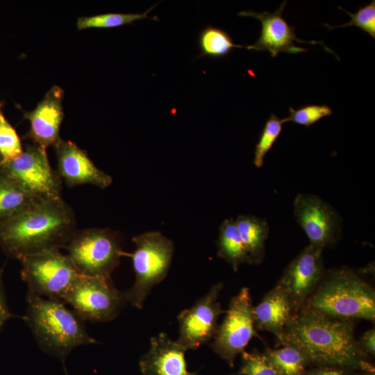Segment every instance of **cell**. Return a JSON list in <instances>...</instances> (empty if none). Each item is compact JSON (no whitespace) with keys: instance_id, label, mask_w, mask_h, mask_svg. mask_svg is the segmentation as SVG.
<instances>
[{"instance_id":"cell-1","label":"cell","mask_w":375,"mask_h":375,"mask_svg":"<svg viewBox=\"0 0 375 375\" xmlns=\"http://www.w3.org/2000/svg\"><path fill=\"white\" fill-rule=\"evenodd\" d=\"M278 341L299 349L309 362L374 372L355 338L352 320L331 317L303 307Z\"/></svg>"},{"instance_id":"cell-2","label":"cell","mask_w":375,"mask_h":375,"mask_svg":"<svg viewBox=\"0 0 375 375\" xmlns=\"http://www.w3.org/2000/svg\"><path fill=\"white\" fill-rule=\"evenodd\" d=\"M76 218L63 199H41L0 226V247L17 260L64 248L76 231Z\"/></svg>"},{"instance_id":"cell-3","label":"cell","mask_w":375,"mask_h":375,"mask_svg":"<svg viewBox=\"0 0 375 375\" xmlns=\"http://www.w3.org/2000/svg\"><path fill=\"white\" fill-rule=\"evenodd\" d=\"M25 321L40 349L64 364L71 351L98 342L85 329L84 320L66 304L28 293Z\"/></svg>"},{"instance_id":"cell-4","label":"cell","mask_w":375,"mask_h":375,"mask_svg":"<svg viewBox=\"0 0 375 375\" xmlns=\"http://www.w3.org/2000/svg\"><path fill=\"white\" fill-rule=\"evenodd\" d=\"M303 307L340 319L374 321L375 292L353 270L338 268L324 274Z\"/></svg>"},{"instance_id":"cell-5","label":"cell","mask_w":375,"mask_h":375,"mask_svg":"<svg viewBox=\"0 0 375 375\" xmlns=\"http://www.w3.org/2000/svg\"><path fill=\"white\" fill-rule=\"evenodd\" d=\"M135 251L130 253L135 272L132 287L123 292L125 303L142 309L151 289L167 276L174 245L160 231H147L135 235Z\"/></svg>"},{"instance_id":"cell-6","label":"cell","mask_w":375,"mask_h":375,"mask_svg":"<svg viewBox=\"0 0 375 375\" xmlns=\"http://www.w3.org/2000/svg\"><path fill=\"white\" fill-rule=\"evenodd\" d=\"M22 278L28 293L64 302L74 281L81 274L69 256L59 249L22 257Z\"/></svg>"},{"instance_id":"cell-7","label":"cell","mask_w":375,"mask_h":375,"mask_svg":"<svg viewBox=\"0 0 375 375\" xmlns=\"http://www.w3.org/2000/svg\"><path fill=\"white\" fill-rule=\"evenodd\" d=\"M64 248L78 272L89 276L110 277L124 254L119 238L108 228L76 231Z\"/></svg>"},{"instance_id":"cell-8","label":"cell","mask_w":375,"mask_h":375,"mask_svg":"<svg viewBox=\"0 0 375 375\" xmlns=\"http://www.w3.org/2000/svg\"><path fill=\"white\" fill-rule=\"evenodd\" d=\"M84 321L106 322L114 319L125 303L123 292L110 277L79 274L64 298Z\"/></svg>"},{"instance_id":"cell-9","label":"cell","mask_w":375,"mask_h":375,"mask_svg":"<svg viewBox=\"0 0 375 375\" xmlns=\"http://www.w3.org/2000/svg\"><path fill=\"white\" fill-rule=\"evenodd\" d=\"M210 347L230 367L252 338L258 336L255 327L253 306L249 288H242L229 303Z\"/></svg>"},{"instance_id":"cell-10","label":"cell","mask_w":375,"mask_h":375,"mask_svg":"<svg viewBox=\"0 0 375 375\" xmlns=\"http://www.w3.org/2000/svg\"><path fill=\"white\" fill-rule=\"evenodd\" d=\"M0 169L16 180L33 196L51 200L62 199V179L50 165L46 149L33 144Z\"/></svg>"},{"instance_id":"cell-11","label":"cell","mask_w":375,"mask_h":375,"mask_svg":"<svg viewBox=\"0 0 375 375\" xmlns=\"http://www.w3.org/2000/svg\"><path fill=\"white\" fill-rule=\"evenodd\" d=\"M294 216L310 244L324 249L333 246L341 237L340 215L317 195L299 194L294 201Z\"/></svg>"},{"instance_id":"cell-12","label":"cell","mask_w":375,"mask_h":375,"mask_svg":"<svg viewBox=\"0 0 375 375\" xmlns=\"http://www.w3.org/2000/svg\"><path fill=\"white\" fill-rule=\"evenodd\" d=\"M223 283L213 285L206 294L178 315L179 337L176 340L186 351L197 349L212 339L219 316L226 312L218 301Z\"/></svg>"},{"instance_id":"cell-13","label":"cell","mask_w":375,"mask_h":375,"mask_svg":"<svg viewBox=\"0 0 375 375\" xmlns=\"http://www.w3.org/2000/svg\"><path fill=\"white\" fill-rule=\"evenodd\" d=\"M323 250L309 244L290 262L277 282L290 298L297 312L323 277Z\"/></svg>"},{"instance_id":"cell-14","label":"cell","mask_w":375,"mask_h":375,"mask_svg":"<svg viewBox=\"0 0 375 375\" xmlns=\"http://www.w3.org/2000/svg\"><path fill=\"white\" fill-rule=\"evenodd\" d=\"M284 1L280 7L274 12L265 11L256 12L253 10L241 11L238 16L251 17L258 19L261 23V33L255 44H252L255 50L267 51L273 58L276 57L279 53H299L306 51V49L294 45V42L320 44L324 46L326 51L333 53L339 58L333 51L327 48L323 42L315 41H304L299 39L295 33V28L288 24L283 17V12L286 5Z\"/></svg>"},{"instance_id":"cell-15","label":"cell","mask_w":375,"mask_h":375,"mask_svg":"<svg viewBox=\"0 0 375 375\" xmlns=\"http://www.w3.org/2000/svg\"><path fill=\"white\" fill-rule=\"evenodd\" d=\"M54 147L56 171L69 188L90 184L104 189L112 183V177L99 169L76 144L60 138Z\"/></svg>"},{"instance_id":"cell-16","label":"cell","mask_w":375,"mask_h":375,"mask_svg":"<svg viewBox=\"0 0 375 375\" xmlns=\"http://www.w3.org/2000/svg\"><path fill=\"white\" fill-rule=\"evenodd\" d=\"M62 96L63 90L54 85L46 93L35 109L24 112V117L31 124L25 138L31 140L33 144L47 149L60 140V127L64 117Z\"/></svg>"},{"instance_id":"cell-17","label":"cell","mask_w":375,"mask_h":375,"mask_svg":"<svg viewBox=\"0 0 375 375\" xmlns=\"http://www.w3.org/2000/svg\"><path fill=\"white\" fill-rule=\"evenodd\" d=\"M186 349L162 332L150 340V347L139 360L142 375H201L188 369Z\"/></svg>"},{"instance_id":"cell-18","label":"cell","mask_w":375,"mask_h":375,"mask_svg":"<svg viewBox=\"0 0 375 375\" xmlns=\"http://www.w3.org/2000/svg\"><path fill=\"white\" fill-rule=\"evenodd\" d=\"M297 312L288 294L276 283L253 306L255 327L273 333L279 340Z\"/></svg>"},{"instance_id":"cell-19","label":"cell","mask_w":375,"mask_h":375,"mask_svg":"<svg viewBox=\"0 0 375 375\" xmlns=\"http://www.w3.org/2000/svg\"><path fill=\"white\" fill-rule=\"evenodd\" d=\"M40 199L0 169V226Z\"/></svg>"},{"instance_id":"cell-20","label":"cell","mask_w":375,"mask_h":375,"mask_svg":"<svg viewBox=\"0 0 375 375\" xmlns=\"http://www.w3.org/2000/svg\"><path fill=\"white\" fill-rule=\"evenodd\" d=\"M235 220L247 251L249 264H260L265 257V245L269 231L267 222L251 215H240Z\"/></svg>"},{"instance_id":"cell-21","label":"cell","mask_w":375,"mask_h":375,"mask_svg":"<svg viewBox=\"0 0 375 375\" xmlns=\"http://www.w3.org/2000/svg\"><path fill=\"white\" fill-rule=\"evenodd\" d=\"M217 249L218 256L229 263L235 272L242 263H249L247 251L235 219H226L220 225Z\"/></svg>"},{"instance_id":"cell-22","label":"cell","mask_w":375,"mask_h":375,"mask_svg":"<svg viewBox=\"0 0 375 375\" xmlns=\"http://www.w3.org/2000/svg\"><path fill=\"white\" fill-rule=\"evenodd\" d=\"M265 355L278 375H304L309 360L304 353L290 344L266 349Z\"/></svg>"},{"instance_id":"cell-23","label":"cell","mask_w":375,"mask_h":375,"mask_svg":"<svg viewBox=\"0 0 375 375\" xmlns=\"http://www.w3.org/2000/svg\"><path fill=\"white\" fill-rule=\"evenodd\" d=\"M199 45L201 50L199 56H204L212 58L224 57L229 54L234 48L254 49L253 45L242 46L235 44L231 35L226 31L211 26L206 27L200 33Z\"/></svg>"},{"instance_id":"cell-24","label":"cell","mask_w":375,"mask_h":375,"mask_svg":"<svg viewBox=\"0 0 375 375\" xmlns=\"http://www.w3.org/2000/svg\"><path fill=\"white\" fill-rule=\"evenodd\" d=\"M156 6L154 5L143 13H106L91 17L78 18L76 26L78 29L90 28H114L130 24L135 21L143 19L158 20L157 17H149L148 14Z\"/></svg>"},{"instance_id":"cell-25","label":"cell","mask_w":375,"mask_h":375,"mask_svg":"<svg viewBox=\"0 0 375 375\" xmlns=\"http://www.w3.org/2000/svg\"><path fill=\"white\" fill-rule=\"evenodd\" d=\"M284 123L283 119L274 113L266 121L255 147L253 164L256 167H262L265 157L278 138Z\"/></svg>"},{"instance_id":"cell-26","label":"cell","mask_w":375,"mask_h":375,"mask_svg":"<svg viewBox=\"0 0 375 375\" xmlns=\"http://www.w3.org/2000/svg\"><path fill=\"white\" fill-rule=\"evenodd\" d=\"M23 151L20 139L0 110V164L19 156Z\"/></svg>"},{"instance_id":"cell-27","label":"cell","mask_w":375,"mask_h":375,"mask_svg":"<svg viewBox=\"0 0 375 375\" xmlns=\"http://www.w3.org/2000/svg\"><path fill=\"white\" fill-rule=\"evenodd\" d=\"M339 9L345 12L350 17L349 22L339 26H331L324 24L329 31L335 28H344L347 26H357L368 33L373 39L375 38V1L360 7L356 13H351L338 7Z\"/></svg>"},{"instance_id":"cell-28","label":"cell","mask_w":375,"mask_h":375,"mask_svg":"<svg viewBox=\"0 0 375 375\" xmlns=\"http://www.w3.org/2000/svg\"><path fill=\"white\" fill-rule=\"evenodd\" d=\"M332 112L331 108L326 104L306 105L297 110L290 106L289 115L283 119L285 123L292 122L309 127L323 117L331 115Z\"/></svg>"},{"instance_id":"cell-29","label":"cell","mask_w":375,"mask_h":375,"mask_svg":"<svg viewBox=\"0 0 375 375\" xmlns=\"http://www.w3.org/2000/svg\"><path fill=\"white\" fill-rule=\"evenodd\" d=\"M241 355L240 375H278L264 353L244 351Z\"/></svg>"},{"instance_id":"cell-30","label":"cell","mask_w":375,"mask_h":375,"mask_svg":"<svg viewBox=\"0 0 375 375\" xmlns=\"http://www.w3.org/2000/svg\"><path fill=\"white\" fill-rule=\"evenodd\" d=\"M361 349L366 353L372 356L375 353V329L372 328L366 331L358 342Z\"/></svg>"},{"instance_id":"cell-31","label":"cell","mask_w":375,"mask_h":375,"mask_svg":"<svg viewBox=\"0 0 375 375\" xmlns=\"http://www.w3.org/2000/svg\"><path fill=\"white\" fill-rule=\"evenodd\" d=\"M342 368L333 366H322L312 369L304 375H351Z\"/></svg>"},{"instance_id":"cell-32","label":"cell","mask_w":375,"mask_h":375,"mask_svg":"<svg viewBox=\"0 0 375 375\" xmlns=\"http://www.w3.org/2000/svg\"><path fill=\"white\" fill-rule=\"evenodd\" d=\"M2 270H0V330L5 322L11 317V314L6 303L2 288Z\"/></svg>"},{"instance_id":"cell-33","label":"cell","mask_w":375,"mask_h":375,"mask_svg":"<svg viewBox=\"0 0 375 375\" xmlns=\"http://www.w3.org/2000/svg\"><path fill=\"white\" fill-rule=\"evenodd\" d=\"M65 375H69L68 373H67V369H66L65 367Z\"/></svg>"},{"instance_id":"cell-34","label":"cell","mask_w":375,"mask_h":375,"mask_svg":"<svg viewBox=\"0 0 375 375\" xmlns=\"http://www.w3.org/2000/svg\"><path fill=\"white\" fill-rule=\"evenodd\" d=\"M0 108H1V103H0Z\"/></svg>"}]
</instances>
